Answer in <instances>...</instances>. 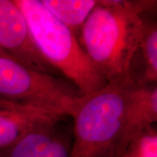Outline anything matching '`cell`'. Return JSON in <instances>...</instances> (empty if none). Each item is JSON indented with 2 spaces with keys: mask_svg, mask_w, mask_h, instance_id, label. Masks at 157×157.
I'll return each instance as SVG.
<instances>
[{
  "mask_svg": "<svg viewBox=\"0 0 157 157\" xmlns=\"http://www.w3.org/2000/svg\"><path fill=\"white\" fill-rule=\"evenodd\" d=\"M28 25L37 50L82 95L102 89L107 81L96 70L70 29L53 17L40 0H15Z\"/></svg>",
  "mask_w": 157,
  "mask_h": 157,
  "instance_id": "2",
  "label": "cell"
},
{
  "mask_svg": "<svg viewBox=\"0 0 157 157\" xmlns=\"http://www.w3.org/2000/svg\"><path fill=\"white\" fill-rule=\"evenodd\" d=\"M0 48L28 67L59 76L37 50L25 17L15 0H0Z\"/></svg>",
  "mask_w": 157,
  "mask_h": 157,
  "instance_id": "5",
  "label": "cell"
},
{
  "mask_svg": "<svg viewBox=\"0 0 157 157\" xmlns=\"http://www.w3.org/2000/svg\"><path fill=\"white\" fill-rule=\"evenodd\" d=\"M55 126L23 136L14 144L0 149V157H70L71 142L57 132Z\"/></svg>",
  "mask_w": 157,
  "mask_h": 157,
  "instance_id": "8",
  "label": "cell"
},
{
  "mask_svg": "<svg viewBox=\"0 0 157 157\" xmlns=\"http://www.w3.org/2000/svg\"><path fill=\"white\" fill-rule=\"evenodd\" d=\"M84 97L66 78L39 72L10 56H0V100L72 117Z\"/></svg>",
  "mask_w": 157,
  "mask_h": 157,
  "instance_id": "4",
  "label": "cell"
},
{
  "mask_svg": "<svg viewBox=\"0 0 157 157\" xmlns=\"http://www.w3.org/2000/svg\"><path fill=\"white\" fill-rule=\"evenodd\" d=\"M156 121V84L141 85L132 74L126 94L121 129L114 157L123 151L130 140L145 129L154 127Z\"/></svg>",
  "mask_w": 157,
  "mask_h": 157,
  "instance_id": "6",
  "label": "cell"
},
{
  "mask_svg": "<svg viewBox=\"0 0 157 157\" xmlns=\"http://www.w3.org/2000/svg\"><path fill=\"white\" fill-rule=\"evenodd\" d=\"M139 59L131 69L140 63V67L130 72L141 85H154L157 82V26L155 23L147 21L135 57ZM131 71V70H130Z\"/></svg>",
  "mask_w": 157,
  "mask_h": 157,
  "instance_id": "9",
  "label": "cell"
},
{
  "mask_svg": "<svg viewBox=\"0 0 157 157\" xmlns=\"http://www.w3.org/2000/svg\"><path fill=\"white\" fill-rule=\"evenodd\" d=\"M0 56H9V55H8V54H7L6 52L3 50L2 48H0Z\"/></svg>",
  "mask_w": 157,
  "mask_h": 157,
  "instance_id": "12",
  "label": "cell"
},
{
  "mask_svg": "<svg viewBox=\"0 0 157 157\" xmlns=\"http://www.w3.org/2000/svg\"><path fill=\"white\" fill-rule=\"evenodd\" d=\"M132 74L108 81L85 95L73 114L70 157H114L121 129L126 94Z\"/></svg>",
  "mask_w": 157,
  "mask_h": 157,
  "instance_id": "3",
  "label": "cell"
},
{
  "mask_svg": "<svg viewBox=\"0 0 157 157\" xmlns=\"http://www.w3.org/2000/svg\"><path fill=\"white\" fill-rule=\"evenodd\" d=\"M153 0H102L79 30L78 40L107 82L130 73Z\"/></svg>",
  "mask_w": 157,
  "mask_h": 157,
  "instance_id": "1",
  "label": "cell"
},
{
  "mask_svg": "<svg viewBox=\"0 0 157 157\" xmlns=\"http://www.w3.org/2000/svg\"><path fill=\"white\" fill-rule=\"evenodd\" d=\"M51 14L78 37L79 30L98 6L97 0H40Z\"/></svg>",
  "mask_w": 157,
  "mask_h": 157,
  "instance_id": "10",
  "label": "cell"
},
{
  "mask_svg": "<svg viewBox=\"0 0 157 157\" xmlns=\"http://www.w3.org/2000/svg\"><path fill=\"white\" fill-rule=\"evenodd\" d=\"M66 116L39 107L6 102L0 106V149L37 129L55 126Z\"/></svg>",
  "mask_w": 157,
  "mask_h": 157,
  "instance_id": "7",
  "label": "cell"
},
{
  "mask_svg": "<svg viewBox=\"0 0 157 157\" xmlns=\"http://www.w3.org/2000/svg\"><path fill=\"white\" fill-rule=\"evenodd\" d=\"M117 157H157V130L145 129L135 136Z\"/></svg>",
  "mask_w": 157,
  "mask_h": 157,
  "instance_id": "11",
  "label": "cell"
},
{
  "mask_svg": "<svg viewBox=\"0 0 157 157\" xmlns=\"http://www.w3.org/2000/svg\"><path fill=\"white\" fill-rule=\"evenodd\" d=\"M6 102H8V101H3V100H0V106H1V105H4V104H6Z\"/></svg>",
  "mask_w": 157,
  "mask_h": 157,
  "instance_id": "13",
  "label": "cell"
}]
</instances>
